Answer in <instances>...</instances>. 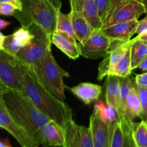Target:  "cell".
Instances as JSON below:
<instances>
[{
	"instance_id": "8fae6325",
	"label": "cell",
	"mask_w": 147,
	"mask_h": 147,
	"mask_svg": "<svg viewBox=\"0 0 147 147\" xmlns=\"http://www.w3.org/2000/svg\"><path fill=\"white\" fill-rule=\"evenodd\" d=\"M131 43L132 40L127 42L112 40L109 52L103 57V61L98 65V80L100 81L106 76L110 74L111 71L114 68L126 51L130 48Z\"/></svg>"
},
{
	"instance_id": "cb8c5ba5",
	"label": "cell",
	"mask_w": 147,
	"mask_h": 147,
	"mask_svg": "<svg viewBox=\"0 0 147 147\" xmlns=\"http://www.w3.org/2000/svg\"><path fill=\"white\" fill-rule=\"evenodd\" d=\"M126 108L128 120L131 122H134V119L137 117L140 118L142 113V105L134 86L128 96Z\"/></svg>"
},
{
	"instance_id": "d590c367",
	"label": "cell",
	"mask_w": 147,
	"mask_h": 147,
	"mask_svg": "<svg viewBox=\"0 0 147 147\" xmlns=\"http://www.w3.org/2000/svg\"><path fill=\"white\" fill-rule=\"evenodd\" d=\"M9 90V88L1 80H0V99L2 98V96H4V94H5Z\"/></svg>"
},
{
	"instance_id": "ac0fdd59",
	"label": "cell",
	"mask_w": 147,
	"mask_h": 147,
	"mask_svg": "<svg viewBox=\"0 0 147 147\" xmlns=\"http://www.w3.org/2000/svg\"><path fill=\"white\" fill-rule=\"evenodd\" d=\"M70 89L86 105H90L98 100L102 93L101 86L91 83H81Z\"/></svg>"
},
{
	"instance_id": "ffe728a7",
	"label": "cell",
	"mask_w": 147,
	"mask_h": 147,
	"mask_svg": "<svg viewBox=\"0 0 147 147\" xmlns=\"http://www.w3.org/2000/svg\"><path fill=\"white\" fill-rule=\"evenodd\" d=\"M106 103L118 111L120 100V80L119 76L108 75L106 81Z\"/></svg>"
},
{
	"instance_id": "4dcf8cb0",
	"label": "cell",
	"mask_w": 147,
	"mask_h": 147,
	"mask_svg": "<svg viewBox=\"0 0 147 147\" xmlns=\"http://www.w3.org/2000/svg\"><path fill=\"white\" fill-rule=\"evenodd\" d=\"M17 9L9 4H0V15L13 16L17 11Z\"/></svg>"
},
{
	"instance_id": "277c9868",
	"label": "cell",
	"mask_w": 147,
	"mask_h": 147,
	"mask_svg": "<svg viewBox=\"0 0 147 147\" xmlns=\"http://www.w3.org/2000/svg\"><path fill=\"white\" fill-rule=\"evenodd\" d=\"M35 73L45 88L60 101L65 99L64 78L70 76L56 62L51 51L49 52L41 60L32 65Z\"/></svg>"
},
{
	"instance_id": "f35d334b",
	"label": "cell",
	"mask_w": 147,
	"mask_h": 147,
	"mask_svg": "<svg viewBox=\"0 0 147 147\" xmlns=\"http://www.w3.org/2000/svg\"><path fill=\"white\" fill-rule=\"evenodd\" d=\"M9 24H10L9 22L7 21V20H2V19H0V30L6 29L9 25Z\"/></svg>"
},
{
	"instance_id": "7c38bea8",
	"label": "cell",
	"mask_w": 147,
	"mask_h": 147,
	"mask_svg": "<svg viewBox=\"0 0 147 147\" xmlns=\"http://www.w3.org/2000/svg\"><path fill=\"white\" fill-rule=\"evenodd\" d=\"M116 124L109 125L93 112L90 117V128L93 147H110L112 134Z\"/></svg>"
},
{
	"instance_id": "4316f807",
	"label": "cell",
	"mask_w": 147,
	"mask_h": 147,
	"mask_svg": "<svg viewBox=\"0 0 147 147\" xmlns=\"http://www.w3.org/2000/svg\"><path fill=\"white\" fill-rule=\"evenodd\" d=\"M55 32L67 33V34H69L75 37L70 13H69V14H64L62 11H59L57 17Z\"/></svg>"
},
{
	"instance_id": "603a6c76",
	"label": "cell",
	"mask_w": 147,
	"mask_h": 147,
	"mask_svg": "<svg viewBox=\"0 0 147 147\" xmlns=\"http://www.w3.org/2000/svg\"><path fill=\"white\" fill-rule=\"evenodd\" d=\"M93 112L109 125L116 124L119 121L116 109L101 100H96Z\"/></svg>"
},
{
	"instance_id": "30bf717a",
	"label": "cell",
	"mask_w": 147,
	"mask_h": 147,
	"mask_svg": "<svg viewBox=\"0 0 147 147\" xmlns=\"http://www.w3.org/2000/svg\"><path fill=\"white\" fill-rule=\"evenodd\" d=\"M65 140L62 147H93L90 128L68 121L63 126Z\"/></svg>"
},
{
	"instance_id": "ba28073f",
	"label": "cell",
	"mask_w": 147,
	"mask_h": 147,
	"mask_svg": "<svg viewBox=\"0 0 147 147\" xmlns=\"http://www.w3.org/2000/svg\"><path fill=\"white\" fill-rule=\"evenodd\" d=\"M0 128L5 129L17 140L21 147H38L40 143L34 140L24 129L19 126L9 113L4 100L0 99Z\"/></svg>"
},
{
	"instance_id": "9c48e42d",
	"label": "cell",
	"mask_w": 147,
	"mask_h": 147,
	"mask_svg": "<svg viewBox=\"0 0 147 147\" xmlns=\"http://www.w3.org/2000/svg\"><path fill=\"white\" fill-rule=\"evenodd\" d=\"M111 42L101 30H96L85 42L78 43L80 55L88 59L103 57L109 52Z\"/></svg>"
},
{
	"instance_id": "b9f144b4",
	"label": "cell",
	"mask_w": 147,
	"mask_h": 147,
	"mask_svg": "<svg viewBox=\"0 0 147 147\" xmlns=\"http://www.w3.org/2000/svg\"><path fill=\"white\" fill-rule=\"evenodd\" d=\"M135 38L139 39V40H145V41H147V33L144 34H141V35H137V37H136Z\"/></svg>"
},
{
	"instance_id": "44dd1931",
	"label": "cell",
	"mask_w": 147,
	"mask_h": 147,
	"mask_svg": "<svg viewBox=\"0 0 147 147\" xmlns=\"http://www.w3.org/2000/svg\"><path fill=\"white\" fill-rule=\"evenodd\" d=\"M119 80H120V100H119V110L117 111L118 119L128 120L126 116V100L131 90L134 86L135 81L131 80L130 76L123 78L119 77Z\"/></svg>"
},
{
	"instance_id": "ab89813d",
	"label": "cell",
	"mask_w": 147,
	"mask_h": 147,
	"mask_svg": "<svg viewBox=\"0 0 147 147\" xmlns=\"http://www.w3.org/2000/svg\"><path fill=\"white\" fill-rule=\"evenodd\" d=\"M69 1H70L71 10L76 9L78 6V4L79 0H69Z\"/></svg>"
},
{
	"instance_id": "ee69618b",
	"label": "cell",
	"mask_w": 147,
	"mask_h": 147,
	"mask_svg": "<svg viewBox=\"0 0 147 147\" xmlns=\"http://www.w3.org/2000/svg\"><path fill=\"white\" fill-rule=\"evenodd\" d=\"M146 123H147V121H146Z\"/></svg>"
},
{
	"instance_id": "1f68e13d",
	"label": "cell",
	"mask_w": 147,
	"mask_h": 147,
	"mask_svg": "<svg viewBox=\"0 0 147 147\" xmlns=\"http://www.w3.org/2000/svg\"><path fill=\"white\" fill-rule=\"evenodd\" d=\"M134 81L136 86L139 87L147 88V73L136 75Z\"/></svg>"
},
{
	"instance_id": "6da1fadb",
	"label": "cell",
	"mask_w": 147,
	"mask_h": 147,
	"mask_svg": "<svg viewBox=\"0 0 147 147\" xmlns=\"http://www.w3.org/2000/svg\"><path fill=\"white\" fill-rule=\"evenodd\" d=\"M22 82L27 96L43 114L63 127L66 122L73 119L72 109L43 86L32 65L22 62Z\"/></svg>"
},
{
	"instance_id": "60d3db41",
	"label": "cell",
	"mask_w": 147,
	"mask_h": 147,
	"mask_svg": "<svg viewBox=\"0 0 147 147\" xmlns=\"http://www.w3.org/2000/svg\"><path fill=\"white\" fill-rule=\"evenodd\" d=\"M4 39H5V36L2 34L1 32H0V50H4Z\"/></svg>"
},
{
	"instance_id": "f6af8a7d",
	"label": "cell",
	"mask_w": 147,
	"mask_h": 147,
	"mask_svg": "<svg viewBox=\"0 0 147 147\" xmlns=\"http://www.w3.org/2000/svg\"></svg>"
},
{
	"instance_id": "d6986e66",
	"label": "cell",
	"mask_w": 147,
	"mask_h": 147,
	"mask_svg": "<svg viewBox=\"0 0 147 147\" xmlns=\"http://www.w3.org/2000/svg\"><path fill=\"white\" fill-rule=\"evenodd\" d=\"M76 9L80 10L83 13L95 30H102L103 21L94 0H79Z\"/></svg>"
},
{
	"instance_id": "52a82bcc",
	"label": "cell",
	"mask_w": 147,
	"mask_h": 147,
	"mask_svg": "<svg viewBox=\"0 0 147 147\" xmlns=\"http://www.w3.org/2000/svg\"><path fill=\"white\" fill-rule=\"evenodd\" d=\"M22 62L17 57L0 50V80L11 90L26 95L22 82Z\"/></svg>"
},
{
	"instance_id": "5bb4252c",
	"label": "cell",
	"mask_w": 147,
	"mask_h": 147,
	"mask_svg": "<svg viewBox=\"0 0 147 147\" xmlns=\"http://www.w3.org/2000/svg\"><path fill=\"white\" fill-rule=\"evenodd\" d=\"M139 20H133L124 22L116 23L113 25L104 27L102 32L111 40L127 42L131 40V37L136 33Z\"/></svg>"
},
{
	"instance_id": "f546056e",
	"label": "cell",
	"mask_w": 147,
	"mask_h": 147,
	"mask_svg": "<svg viewBox=\"0 0 147 147\" xmlns=\"http://www.w3.org/2000/svg\"><path fill=\"white\" fill-rule=\"evenodd\" d=\"M3 46H4V50H5L6 52L9 53L11 55L15 56V57L20 49L22 47L14 40L12 34L5 36Z\"/></svg>"
},
{
	"instance_id": "7bdbcfd3",
	"label": "cell",
	"mask_w": 147,
	"mask_h": 147,
	"mask_svg": "<svg viewBox=\"0 0 147 147\" xmlns=\"http://www.w3.org/2000/svg\"><path fill=\"white\" fill-rule=\"evenodd\" d=\"M144 6L145 10H146V14L147 15V0H142Z\"/></svg>"
},
{
	"instance_id": "8d00e7d4",
	"label": "cell",
	"mask_w": 147,
	"mask_h": 147,
	"mask_svg": "<svg viewBox=\"0 0 147 147\" xmlns=\"http://www.w3.org/2000/svg\"><path fill=\"white\" fill-rule=\"evenodd\" d=\"M138 68L143 70V71H146V70H147V55L142 60L140 64L138 66Z\"/></svg>"
},
{
	"instance_id": "7a4b0ae2",
	"label": "cell",
	"mask_w": 147,
	"mask_h": 147,
	"mask_svg": "<svg viewBox=\"0 0 147 147\" xmlns=\"http://www.w3.org/2000/svg\"><path fill=\"white\" fill-rule=\"evenodd\" d=\"M2 100L14 121L40 143V129L50 119L22 93L9 89L2 96Z\"/></svg>"
},
{
	"instance_id": "5b68a950",
	"label": "cell",
	"mask_w": 147,
	"mask_h": 147,
	"mask_svg": "<svg viewBox=\"0 0 147 147\" xmlns=\"http://www.w3.org/2000/svg\"><path fill=\"white\" fill-rule=\"evenodd\" d=\"M26 28L32 33L34 38L20 49L16 57L23 63L34 65L51 51L52 38L41 26L36 23H31Z\"/></svg>"
},
{
	"instance_id": "e0dca14e",
	"label": "cell",
	"mask_w": 147,
	"mask_h": 147,
	"mask_svg": "<svg viewBox=\"0 0 147 147\" xmlns=\"http://www.w3.org/2000/svg\"><path fill=\"white\" fill-rule=\"evenodd\" d=\"M70 13L76 40H78L80 43L85 42L96 30L92 27L80 10H71Z\"/></svg>"
},
{
	"instance_id": "7402d4cb",
	"label": "cell",
	"mask_w": 147,
	"mask_h": 147,
	"mask_svg": "<svg viewBox=\"0 0 147 147\" xmlns=\"http://www.w3.org/2000/svg\"><path fill=\"white\" fill-rule=\"evenodd\" d=\"M131 70L137 68L142 60L147 55V41L139 39H131Z\"/></svg>"
},
{
	"instance_id": "83f0119b",
	"label": "cell",
	"mask_w": 147,
	"mask_h": 147,
	"mask_svg": "<svg viewBox=\"0 0 147 147\" xmlns=\"http://www.w3.org/2000/svg\"><path fill=\"white\" fill-rule=\"evenodd\" d=\"M12 36L14 40L22 47L28 45L34 38L32 33L28 29L23 27L16 30L12 34Z\"/></svg>"
},
{
	"instance_id": "3957f363",
	"label": "cell",
	"mask_w": 147,
	"mask_h": 147,
	"mask_svg": "<svg viewBox=\"0 0 147 147\" xmlns=\"http://www.w3.org/2000/svg\"><path fill=\"white\" fill-rule=\"evenodd\" d=\"M22 9L17 10L13 17L27 27L31 23L41 26L52 38L56 30L57 17L60 11V0H21Z\"/></svg>"
},
{
	"instance_id": "d4e9b609",
	"label": "cell",
	"mask_w": 147,
	"mask_h": 147,
	"mask_svg": "<svg viewBox=\"0 0 147 147\" xmlns=\"http://www.w3.org/2000/svg\"><path fill=\"white\" fill-rule=\"evenodd\" d=\"M131 48V47H130ZM130 48L126 51L124 55L119 60L114 68L111 71L109 75H114L119 77H127L131 73V50Z\"/></svg>"
},
{
	"instance_id": "f1b7e54d",
	"label": "cell",
	"mask_w": 147,
	"mask_h": 147,
	"mask_svg": "<svg viewBox=\"0 0 147 147\" xmlns=\"http://www.w3.org/2000/svg\"><path fill=\"white\" fill-rule=\"evenodd\" d=\"M135 88L139 96V100H140L141 105H142V113H141L140 118L142 121H147V88H140L134 84Z\"/></svg>"
},
{
	"instance_id": "74e56055",
	"label": "cell",
	"mask_w": 147,
	"mask_h": 147,
	"mask_svg": "<svg viewBox=\"0 0 147 147\" xmlns=\"http://www.w3.org/2000/svg\"><path fill=\"white\" fill-rule=\"evenodd\" d=\"M0 147H12L8 139H0Z\"/></svg>"
},
{
	"instance_id": "e575fe53",
	"label": "cell",
	"mask_w": 147,
	"mask_h": 147,
	"mask_svg": "<svg viewBox=\"0 0 147 147\" xmlns=\"http://www.w3.org/2000/svg\"><path fill=\"white\" fill-rule=\"evenodd\" d=\"M1 3L11 4L19 11L22 9V2L21 0H0V4Z\"/></svg>"
},
{
	"instance_id": "d6a6232c",
	"label": "cell",
	"mask_w": 147,
	"mask_h": 147,
	"mask_svg": "<svg viewBox=\"0 0 147 147\" xmlns=\"http://www.w3.org/2000/svg\"><path fill=\"white\" fill-rule=\"evenodd\" d=\"M136 33L138 35L147 33V15L142 20L139 21V24L137 26Z\"/></svg>"
},
{
	"instance_id": "484cf974",
	"label": "cell",
	"mask_w": 147,
	"mask_h": 147,
	"mask_svg": "<svg viewBox=\"0 0 147 147\" xmlns=\"http://www.w3.org/2000/svg\"><path fill=\"white\" fill-rule=\"evenodd\" d=\"M132 137L136 147H147V123L142 121L135 123L132 131Z\"/></svg>"
},
{
	"instance_id": "4fadbf2b",
	"label": "cell",
	"mask_w": 147,
	"mask_h": 147,
	"mask_svg": "<svg viewBox=\"0 0 147 147\" xmlns=\"http://www.w3.org/2000/svg\"><path fill=\"white\" fill-rule=\"evenodd\" d=\"M134 125V122L126 119L118 121L112 134L110 147H136L132 137Z\"/></svg>"
},
{
	"instance_id": "8992f818",
	"label": "cell",
	"mask_w": 147,
	"mask_h": 147,
	"mask_svg": "<svg viewBox=\"0 0 147 147\" xmlns=\"http://www.w3.org/2000/svg\"><path fill=\"white\" fill-rule=\"evenodd\" d=\"M143 14H146V10L142 0H111L101 17L103 28L116 23L138 20Z\"/></svg>"
},
{
	"instance_id": "9a60e30c",
	"label": "cell",
	"mask_w": 147,
	"mask_h": 147,
	"mask_svg": "<svg viewBox=\"0 0 147 147\" xmlns=\"http://www.w3.org/2000/svg\"><path fill=\"white\" fill-rule=\"evenodd\" d=\"M65 135L63 127L50 120L42 127L40 132V144L43 146H63Z\"/></svg>"
},
{
	"instance_id": "836d02e7",
	"label": "cell",
	"mask_w": 147,
	"mask_h": 147,
	"mask_svg": "<svg viewBox=\"0 0 147 147\" xmlns=\"http://www.w3.org/2000/svg\"><path fill=\"white\" fill-rule=\"evenodd\" d=\"M94 1L96 2V5H97L100 17H102V16L103 15L104 12L106 11L111 0H94Z\"/></svg>"
},
{
	"instance_id": "2e32d148",
	"label": "cell",
	"mask_w": 147,
	"mask_h": 147,
	"mask_svg": "<svg viewBox=\"0 0 147 147\" xmlns=\"http://www.w3.org/2000/svg\"><path fill=\"white\" fill-rule=\"evenodd\" d=\"M76 40L75 37L64 32H55L52 36L53 44L73 60H76L80 55Z\"/></svg>"
}]
</instances>
